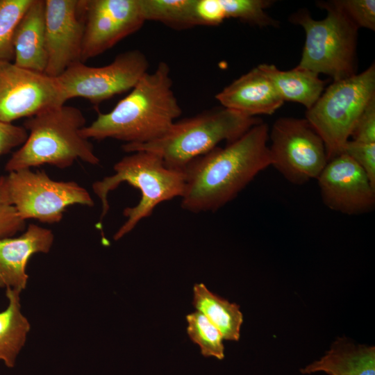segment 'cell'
Here are the masks:
<instances>
[{"mask_svg": "<svg viewBox=\"0 0 375 375\" xmlns=\"http://www.w3.org/2000/svg\"><path fill=\"white\" fill-rule=\"evenodd\" d=\"M269 127L260 122L224 147H216L192 160L183 170V209L216 211L234 199L262 170L271 165Z\"/></svg>", "mask_w": 375, "mask_h": 375, "instance_id": "cell-1", "label": "cell"}, {"mask_svg": "<svg viewBox=\"0 0 375 375\" xmlns=\"http://www.w3.org/2000/svg\"><path fill=\"white\" fill-rule=\"evenodd\" d=\"M172 86L169 65L160 62L112 110L99 112L92 123L81 129V135L99 140L112 138L130 144L160 138L182 112Z\"/></svg>", "mask_w": 375, "mask_h": 375, "instance_id": "cell-2", "label": "cell"}, {"mask_svg": "<svg viewBox=\"0 0 375 375\" xmlns=\"http://www.w3.org/2000/svg\"><path fill=\"white\" fill-rule=\"evenodd\" d=\"M85 123L80 109L65 105L27 118L23 126L29 134L6 162L5 170L9 173L45 164L65 169L78 159L98 165L92 144L81 134Z\"/></svg>", "mask_w": 375, "mask_h": 375, "instance_id": "cell-3", "label": "cell"}, {"mask_svg": "<svg viewBox=\"0 0 375 375\" xmlns=\"http://www.w3.org/2000/svg\"><path fill=\"white\" fill-rule=\"evenodd\" d=\"M115 174L92 184L94 193L101 203V212L97 227L102 229L103 220L110 206L108 195L119 184L126 182L138 188L141 194L136 206L124 208L126 221L113 235L119 240L130 233L143 219L151 215L154 208L162 202L181 197L185 188L183 171L167 167L158 155L146 151H138L123 157L113 167Z\"/></svg>", "mask_w": 375, "mask_h": 375, "instance_id": "cell-4", "label": "cell"}, {"mask_svg": "<svg viewBox=\"0 0 375 375\" xmlns=\"http://www.w3.org/2000/svg\"><path fill=\"white\" fill-rule=\"evenodd\" d=\"M260 119L222 106L192 117L176 121L160 138L144 144H124L127 153L146 151L160 157L165 165L183 171L192 160L222 142H233Z\"/></svg>", "mask_w": 375, "mask_h": 375, "instance_id": "cell-5", "label": "cell"}, {"mask_svg": "<svg viewBox=\"0 0 375 375\" xmlns=\"http://www.w3.org/2000/svg\"><path fill=\"white\" fill-rule=\"evenodd\" d=\"M320 6L327 11L323 19H314L305 9L290 18L306 33L301 59L297 67L318 75L324 74L333 81L356 74L358 28L337 1L322 2Z\"/></svg>", "mask_w": 375, "mask_h": 375, "instance_id": "cell-6", "label": "cell"}, {"mask_svg": "<svg viewBox=\"0 0 375 375\" xmlns=\"http://www.w3.org/2000/svg\"><path fill=\"white\" fill-rule=\"evenodd\" d=\"M375 97V65L358 74L333 81L306 113L322 139L328 161L342 152L362 112Z\"/></svg>", "mask_w": 375, "mask_h": 375, "instance_id": "cell-7", "label": "cell"}, {"mask_svg": "<svg viewBox=\"0 0 375 375\" xmlns=\"http://www.w3.org/2000/svg\"><path fill=\"white\" fill-rule=\"evenodd\" d=\"M6 176L11 203L25 221L35 219L44 224L58 223L69 206L92 207L94 204L89 192L76 182L53 180L43 170L22 169Z\"/></svg>", "mask_w": 375, "mask_h": 375, "instance_id": "cell-8", "label": "cell"}, {"mask_svg": "<svg viewBox=\"0 0 375 375\" xmlns=\"http://www.w3.org/2000/svg\"><path fill=\"white\" fill-rule=\"evenodd\" d=\"M269 138L271 165L293 184L317 179L328 162L324 143L306 119H278Z\"/></svg>", "mask_w": 375, "mask_h": 375, "instance_id": "cell-9", "label": "cell"}, {"mask_svg": "<svg viewBox=\"0 0 375 375\" xmlns=\"http://www.w3.org/2000/svg\"><path fill=\"white\" fill-rule=\"evenodd\" d=\"M149 62L140 50L118 54L112 62L102 67L78 62L57 78L66 100L81 97L94 105L131 90L147 73Z\"/></svg>", "mask_w": 375, "mask_h": 375, "instance_id": "cell-10", "label": "cell"}, {"mask_svg": "<svg viewBox=\"0 0 375 375\" xmlns=\"http://www.w3.org/2000/svg\"><path fill=\"white\" fill-rule=\"evenodd\" d=\"M66 101L57 78L0 60L1 122L28 118Z\"/></svg>", "mask_w": 375, "mask_h": 375, "instance_id": "cell-11", "label": "cell"}, {"mask_svg": "<svg viewBox=\"0 0 375 375\" xmlns=\"http://www.w3.org/2000/svg\"><path fill=\"white\" fill-rule=\"evenodd\" d=\"M86 0H45L46 75L59 77L81 62Z\"/></svg>", "mask_w": 375, "mask_h": 375, "instance_id": "cell-12", "label": "cell"}, {"mask_svg": "<svg viewBox=\"0 0 375 375\" xmlns=\"http://www.w3.org/2000/svg\"><path fill=\"white\" fill-rule=\"evenodd\" d=\"M145 22L140 0H86L81 62L110 49Z\"/></svg>", "mask_w": 375, "mask_h": 375, "instance_id": "cell-13", "label": "cell"}, {"mask_svg": "<svg viewBox=\"0 0 375 375\" xmlns=\"http://www.w3.org/2000/svg\"><path fill=\"white\" fill-rule=\"evenodd\" d=\"M324 205L334 211L357 215L375 206V186L362 169L341 153L329 160L317 178Z\"/></svg>", "mask_w": 375, "mask_h": 375, "instance_id": "cell-14", "label": "cell"}, {"mask_svg": "<svg viewBox=\"0 0 375 375\" xmlns=\"http://www.w3.org/2000/svg\"><path fill=\"white\" fill-rule=\"evenodd\" d=\"M54 241L51 229L30 224L17 237L0 239V288L22 292L27 285L26 266L31 257L47 253Z\"/></svg>", "mask_w": 375, "mask_h": 375, "instance_id": "cell-15", "label": "cell"}, {"mask_svg": "<svg viewBox=\"0 0 375 375\" xmlns=\"http://www.w3.org/2000/svg\"><path fill=\"white\" fill-rule=\"evenodd\" d=\"M215 99L222 106L249 117L272 115L284 102L258 66L225 87Z\"/></svg>", "mask_w": 375, "mask_h": 375, "instance_id": "cell-16", "label": "cell"}, {"mask_svg": "<svg viewBox=\"0 0 375 375\" xmlns=\"http://www.w3.org/2000/svg\"><path fill=\"white\" fill-rule=\"evenodd\" d=\"M14 64L31 71L44 73L45 0H33L21 18L13 39Z\"/></svg>", "mask_w": 375, "mask_h": 375, "instance_id": "cell-17", "label": "cell"}, {"mask_svg": "<svg viewBox=\"0 0 375 375\" xmlns=\"http://www.w3.org/2000/svg\"><path fill=\"white\" fill-rule=\"evenodd\" d=\"M320 372L328 375H375V348L338 339L320 359L300 369L303 374Z\"/></svg>", "mask_w": 375, "mask_h": 375, "instance_id": "cell-18", "label": "cell"}, {"mask_svg": "<svg viewBox=\"0 0 375 375\" xmlns=\"http://www.w3.org/2000/svg\"><path fill=\"white\" fill-rule=\"evenodd\" d=\"M258 67L271 81L283 101L303 104L310 109L322 95L325 82L319 75L298 67L281 71L274 65L260 64Z\"/></svg>", "mask_w": 375, "mask_h": 375, "instance_id": "cell-19", "label": "cell"}, {"mask_svg": "<svg viewBox=\"0 0 375 375\" xmlns=\"http://www.w3.org/2000/svg\"><path fill=\"white\" fill-rule=\"evenodd\" d=\"M21 292L6 289L7 308L0 312V360L14 367L17 358L25 345L31 325L22 312Z\"/></svg>", "mask_w": 375, "mask_h": 375, "instance_id": "cell-20", "label": "cell"}, {"mask_svg": "<svg viewBox=\"0 0 375 375\" xmlns=\"http://www.w3.org/2000/svg\"><path fill=\"white\" fill-rule=\"evenodd\" d=\"M192 305L219 330L224 340H239L243 315L238 305L214 294L203 283L194 284Z\"/></svg>", "mask_w": 375, "mask_h": 375, "instance_id": "cell-21", "label": "cell"}, {"mask_svg": "<svg viewBox=\"0 0 375 375\" xmlns=\"http://www.w3.org/2000/svg\"><path fill=\"white\" fill-rule=\"evenodd\" d=\"M145 21L161 22L177 30L195 26L194 0H140Z\"/></svg>", "mask_w": 375, "mask_h": 375, "instance_id": "cell-22", "label": "cell"}, {"mask_svg": "<svg viewBox=\"0 0 375 375\" xmlns=\"http://www.w3.org/2000/svg\"><path fill=\"white\" fill-rule=\"evenodd\" d=\"M187 333L197 344L204 357L224 358L223 337L219 330L200 312L195 311L186 316Z\"/></svg>", "mask_w": 375, "mask_h": 375, "instance_id": "cell-23", "label": "cell"}, {"mask_svg": "<svg viewBox=\"0 0 375 375\" xmlns=\"http://www.w3.org/2000/svg\"><path fill=\"white\" fill-rule=\"evenodd\" d=\"M33 0H0V60L14 59L16 28Z\"/></svg>", "mask_w": 375, "mask_h": 375, "instance_id": "cell-24", "label": "cell"}, {"mask_svg": "<svg viewBox=\"0 0 375 375\" xmlns=\"http://www.w3.org/2000/svg\"><path fill=\"white\" fill-rule=\"evenodd\" d=\"M226 18H236L251 24L274 26L277 22L265 11L272 3L268 0H220Z\"/></svg>", "mask_w": 375, "mask_h": 375, "instance_id": "cell-25", "label": "cell"}, {"mask_svg": "<svg viewBox=\"0 0 375 375\" xmlns=\"http://www.w3.org/2000/svg\"><path fill=\"white\" fill-rule=\"evenodd\" d=\"M25 227L26 221L18 215L11 203L6 176H0V239L12 237Z\"/></svg>", "mask_w": 375, "mask_h": 375, "instance_id": "cell-26", "label": "cell"}, {"mask_svg": "<svg viewBox=\"0 0 375 375\" xmlns=\"http://www.w3.org/2000/svg\"><path fill=\"white\" fill-rule=\"evenodd\" d=\"M351 21L360 27L375 30L374 0H338Z\"/></svg>", "mask_w": 375, "mask_h": 375, "instance_id": "cell-27", "label": "cell"}, {"mask_svg": "<svg viewBox=\"0 0 375 375\" xmlns=\"http://www.w3.org/2000/svg\"><path fill=\"white\" fill-rule=\"evenodd\" d=\"M342 153L353 160L375 186V143H365L349 140L344 146Z\"/></svg>", "mask_w": 375, "mask_h": 375, "instance_id": "cell-28", "label": "cell"}, {"mask_svg": "<svg viewBox=\"0 0 375 375\" xmlns=\"http://www.w3.org/2000/svg\"><path fill=\"white\" fill-rule=\"evenodd\" d=\"M195 26H217L226 18L220 0H194Z\"/></svg>", "mask_w": 375, "mask_h": 375, "instance_id": "cell-29", "label": "cell"}, {"mask_svg": "<svg viewBox=\"0 0 375 375\" xmlns=\"http://www.w3.org/2000/svg\"><path fill=\"white\" fill-rule=\"evenodd\" d=\"M352 140L375 143V97L367 104L358 118L351 135Z\"/></svg>", "mask_w": 375, "mask_h": 375, "instance_id": "cell-30", "label": "cell"}, {"mask_svg": "<svg viewBox=\"0 0 375 375\" xmlns=\"http://www.w3.org/2000/svg\"><path fill=\"white\" fill-rule=\"evenodd\" d=\"M28 131L22 126L0 121V156L12 149L22 146L28 137Z\"/></svg>", "mask_w": 375, "mask_h": 375, "instance_id": "cell-31", "label": "cell"}]
</instances>
